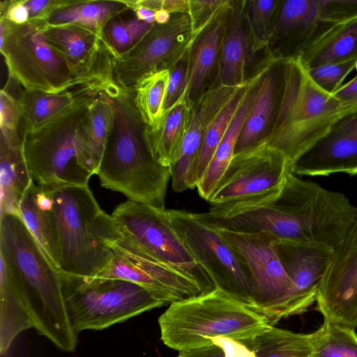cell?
<instances>
[{
	"label": "cell",
	"mask_w": 357,
	"mask_h": 357,
	"mask_svg": "<svg viewBox=\"0 0 357 357\" xmlns=\"http://www.w3.org/2000/svg\"><path fill=\"white\" fill-rule=\"evenodd\" d=\"M314 334L297 333L272 326L241 341L255 357H314Z\"/></svg>",
	"instance_id": "1f68e13d"
},
{
	"label": "cell",
	"mask_w": 357,
	"mask_h": 357,
	"mask_svg": "<svg viewBox=\"0 0 357 357\" xmlns=\"http://www.w3.org/2000/svg\"><path fill=\"white\" fill-rule=\"evenodd\" d=\"M344 107H357V75L332 93Z\"/></svg>",
	"instance_id": "7dc6e473"
},
{
	"label": "cell",
	"mask_w": 357,
	"mask_h": 357,
	"mask_svg": "<svg viewBox=\"0 0 357 357\" xmlns=\"http://www.w3.org/2000/svg\"><path fill=\"white\" fill-rule=\"evenodd\" d=\"M192 108L185 100H183L165 114L157 131H149V140L153 156L164 167L170 166L179 150Z\"/></svg>",
	"instance_id": "d6a6232c"
},
{
	"label": "cell",
	"mask_w": 357,
	"mask_h": 357,
	"mask_svg": "<svg viewBox=\"0 0 357 357\" xmlns=\"http://www.w3.org/2000/svg\"><path fill=\"white\" fill-rule=\"evenodd\" d=\"M128 10L130 9L123 0H77L54 12L47 23L78 25L102 38L106 24Z\"/></svg>",
	"instance_id": "f546056e"
},
{
	"label": "cell",
	"mask_w": 357,
	"mask_h": 357,
	"mask_svg": "<svg viewBox=\"0 0 357 357\" xmlns=\"http://www.w3.org/2000/svg\"><path fill=\"white\" fill-rule=\"evenodd\" d=\"M214 228L233 250L251 279L252 310L266 316L273 326L291 316L293 284L280 258L278 238L266 231L241 233Z\"/></svg>",
	"instance_id": "30bf717a"
},
{
	"label": "cell",
	"mask_w": 357,
	"mask_h": 357,
	"mask_svg": "<svg viewBox=\"0 0 357 357\" xmlns=\"http://www.w3.org/2000/svg\"><path fill=\"white\" fill-rule=\"evenodd\" d=\"M245 1H234L230 8L226 31L223 38L218 68V83L225 86L244 84L252 50L245 14Z\"/></svg>",
	"instance_id": "4316f807"
},
{
	"label": "cell",
	"mask_w": 357,
	"mask_h": 357,
	"mask_svg": "<svg viewBox=\"0 0 357 357\" xmlns=\"http://www.w3.org/2000/svg\"><path fill=\"white\" fill-rule=\"evenodd\" d=\"M296 175L357 174V108L337 119L292 165Z\"/></svg>",
	"instance_id": "e0dca14e"
},
{
	"label": "cell",
	"mask_w": 357,
	"mask_h": 357,
	"mask_svg": "<svg viewBox=\"0 0 357 357\" xmlns=\"http://www.w3.org/2000/svg\"><path fill=\"white\" fill-rule=\"evenodd\" d=\"M280 0H250L245 14L253 52L267 47Z\"/></svg>",
	"instance_id": "8d00e7d4"
},
{
	"label": "cell",
	"mask_w": 357,
	"mask_h": 357,
	"mask_svg": "<svg viewBox=\"0 0 357 357\" xmlns=\"http://www.w3.org/2000/svg\"><path fill=\"white\" fill-rule=\"evenodd\" d=\"M21 125L19 98L5 86L0 91V142L10 148H22Z\"/></svg>",
	"instance_id": "f35d334b"
},
{
	"label": "cell",
	"mask_w": 357,
	"mask_h": 357,
	"mask_svg": "<svg viewBox=\"0 0 357 357\" xmlns=\"http://www.w3.org/2000/svg\"><path fill=\"white\" fill-rule=\"evenodd\" d=\"M169 70L152 73L135 86V101L149 132L157 131L163 120V105Z\"/></svg>",
	"instance_id": "836d02e7"
},
{
	"label": "cell",
	"mask_w": 357,
	"mask_h": 357,
	"mask_svg": "<svg viewBox=\"0 0 357 357\" xmlns=\"http://www.w3.org/2000/svg\"><path fill=\"white\" fill-rule=\"evenodd\" d=\"M320 15L328 22L343 24L357 19V0H317Z\"/></svg>",
	"instance_id": "ee69618b"
},
{
	"label": "cell",
	"mask_w": 357,
	"mask_h": 357,
	"mask_svg": "<svg viewBox=\"0 0 357 357\" xmlns=\"http://www.w3.org/2000/svg\"><path fill=\"white\" fill-rule=\"evenodd\" d=\"M31 180L22 148H10L0 142V215L20 214V199Z\"/></svg>",
	"instance_id": "4dcf8cb0"
},
{
	"label": "cell",
	"mask_w": 357,
	"mask_h": 357,
	"mask_svg": "<svg viewBox=\"0 0 357 357\" xmlns=\"http://www.w3.org/2000/svg\"><path fill=\"white\" fill-rule=\"evenodd\" d=\"M314 334V357H357L354 328L326 321Z\"/></svg>",
	"instance_id": "d590c367"
},
{
	"label": "cell",
	"mask_w": 357,
	"mask_h": 357,
	"mask_svg": "<svg viewBox=\"0 0 357 357\" xmlns=\"http://www.w3.org/2000/svg\"><path fill=\"white\" fill-rule=\"evenodd\" d=\"M52 188L59 241V272L94 277L108 264L109 250L104 238L115 227L89 185Z\"/></svg>",
	"instance_id": "5b68a950"
},
{
	"label": "cell",
	"mask_w": 357,
	"mask_h": 357,
	"mask_svg": "<svg viewBox=\"0 0 357 357\" xmlns=\"http://www.w3.org/2000/svg\"><path fill=\"white\" fill-rule=\"evenodd\" d=\"M251 77L236 91L208 125L202 141L197 160V183L204 175L214 152L243 101Z\"/></svg>",
	"instance_id": "e575fe53"
},
{
	"label": "cell",
	"mask_w": 357,
	"mask_h": 357,
	"mask_svg": "<svg viewBox=\"0 0 357 357\" xmlns=\"http://www.w3.org/2000/svg\"><path fill=\"white\" fill-rule=\"evenodd\" d=\"M355 68H356V70H357V63H356V64Z\"/></svg>",
	"instance_id": "816d5d0a"
},
{
	"label": "cell",
	"mask_w": 357,
	"mask_h": 357,
	"mask_svg": "<svg viewBox=\"0 0 357 357\" xmlns=\"http://www.w3.org/2000/svg\"><path fill=\"white\" fill-rule=\"evenodd\" d=\"M104 241L109 248V260L94 277L119 279L135 283L165 305L201 294L195 281L144 253L124 238L116 225Z\"/></svg>",
	"instance_id": "7c38bea8"
},
{
	"label": "cell",
	"mask_w": 357,
	"mask_h": 357,
	"mask_svg": "<svg viewBox=\"0 0 357 357\" xmlns=\"http://www.w3.org/2000/svg\"><path fill=\"white\" fill-rule=\"evenodd\" d=\"M115 82L81 84L58 93L21 90V135L35 132L77 104L107 91Z\"/></svg>",
	"instance_id": "603a6c76"
},
{
	"label": "cell",
	"mask_w": 357,
	"mask_h": 357,
	"mask_svg": "<svg viewBox=\"0 0 357 357\" xmlns=\"http://www.w3.org/2000/svg\"><path fill=\"white\" fill-rule=\"evenodd\" d=\"M316 303L324 321L354 329L357 326V206L350 230L334 249Z\"/></svg>",
	"instance_id": "9a60e30c"
},
{
	"label": "cell",
	"mask_w": 357,
	"mask_h": 357,
	"mask_svg": "<svg viewBox=\"0 0 357 357\" xmlns=\"http://www.w3.org/2000/svg\"><path fill=\"white\" fill-rule=\"evenodd\" d=\"M335 25L321 17L317 0L281 1L268 45V58L300 57Z\"/></svg>",
	"instance_id": "2e32d148"
},
{
	"label": "cell",
	"mask_w": 357,
	"mask_h": 357,
	"mask_svg": "<svg viewBox=\"0 0 357 357\" xmlns=\"http://www.w3.org/2000/svg\"><path fill=\"white\" fill-rule=\"evenodd\" d=\"M0 217V252L8 257L23 281L34 328L60 349L73 351L77 335L69 321L59 273L20 214Z\"/></svg>",
	"instance_id": "7a4b0ae2"
},
{
	"label": "cell",
	"mask_w": 357,
	"mask_h": 357,
	"mask_svg": "<svg viewBox=\"0 0 357 357\" xmlns=\"http://www.w3.org/2000/svg\"><path fill=\"white\" fill-rule=\"evenodd\" d=\"M167 211L185 246L216 287L252 309L251 279L216 229L198 220L192 213L175 209Z\"/></svg>",
	"instance_id": "8fae6325"
},
{
	"label": "cell",
	"mask_w": 357,
	"mask_h": 357,
	"mask_svg": "<svg viewBox=\"0 0 357 357\" xmlns=\"http://www.w3.org/2000/svg\"><path fill=\"white\" fill-rule=\"evenodd\" d=\"M95 96L77 104L39 130L22 134L24 158L39 185H88L92 176L78 163L74 135Z\"/></svg>",
	"instance_id": "9c48e42d"
},
{
	"label": "cell",
	"mask_w": 357,
	"mask_h": 357,
	"mask_svg": "<svg viewBox=\"0 0 357 357\" xmlns=\"http://www.w3.org/2000/svg\"><path fill=\"white\" fill-rule=\"evenodd\" d=\"M241 86H230L219 83L212 85L192 106L181 146L169 167L174 192H181L196 188L197 160L206 129L220 109Z\"/></svg>",
	"instance_id": "ac0fdd59"
},
{
	"label": "cell",
	"mask_w": 357,
	"mask_h": 357,
	"mask_svg": "<svg viewBox=\"0 0 357 357\" xmlns=\"http://www.w3.org/2000/svg\"><path fill=\"white\" fill-rule=\"evenodd\" d=\"M232 3L229 0H189L188 15L193 36L196 38L221 10Z\"/></svg>",
	"instance_id": "b9f144b4"
},
{
	"label": "cell",
	"mask_w": 357,
	"mask_h": 357,
	"mask_svg": "<svg viewBox=\"0 0 357 357\" xmlns=\"http://www.w3.org/2000/svg\"><path fill=\"white\" fill-rule=\"evenodd\" d=\"M77 0H26L29 20L47 22L56 10L69 6Z\"/></svg>",
	"instance_id": "f6af8a7d"
},
{
	"label": "cell",
	"mask_w": 357,
	"mask_h": 357,
	"mask_svg": "<svg viewBox=\"0 0 357 357\" xmlns=\"http://www.w3.org/2000/svg\"><path fill=\"white\" fill-rule=\"evenodd\" d=\"M45 22L15 24L0 17V51L8 77L24 89L58 93L75 86L114 82L113 70L77 69L52 48L43 33Z\"/></svg>",
	"instance_id": "8992f818"
},
{
	"label": "cell",
	"mask_w": 357,
	"mask_h": 357,
	"mask_svg": "<svg viewBox=\"0 0 357 357\" xmlns=\"http://www.w3.org/2000/svg\"><path fill=\"white\" fill-rule=\"evenodd\" d=\"M20 215L54 269L59 272V241L52 188L32 180L20 204Z\"/></svg>",
	"instance_id": "d4e9b609"
},
{
	"label": "cell",
	"mask_w": 357,
	"mask_h": 357,
	"mask_svg": "<svg viewBox=\"0 0 357 357\" xmlns=\"http://www.w3.org/2000/svg\"><path fill=\"white\" fill-rule=\"evenodd\" d=\"M130 10L134 12L135 16L139 20L149 24L155 23V11L143 7H135Z\"/></svg>",
	"instance_id": "681fc988"
},
{
	"label": "cell",
	"mask_w": 357,
	"mask_h": 357,
	"mask_svg": "<svg viewBox=\"0 0 357 357\" xmlns=\"http://www.w3.org/2000/svg\"><path fill=\"white\" fill-rule=\"evenodd\" d=\"M257 73L251 77L247 92L218 144L204 175L197 184L199 196L208 201L235 153L238 137L249 109L255 89Z\"/></svg>",
	"instance_id": "83f0119b"
},
{
	"label": "cell",
	"mask_w": 357,
	"mask_h": 357,
	"mask_svg": "<svg viewBox=\"0 0 357 357\" xmlns=\"http://www.w3.org/2000/svg\"><path fill=\"white\" fill-rule=\"evenodd\" d=\"M195 39L188 13H173L165 24L154 23L135 47L115 59V83L133 90L146 76L170 70L185 58Z\"/></svg>",
	"instance_id": "4fadbf2b"
},
{
	"label": "cell",
	"mask_w": 357,
	"mask_h": 357,
	"mask_svg": "<svg viewBox=\"0 0 357 357\" xmlns=\"http://www.w3.org/2000/svg\"><path fill=\"white\" fill-rule=\"evenodd\" d=\"M276 245L283 266L293 284L291 314H300L316 302L319 285L334 249L321 244L278 239Z\"/></svg>",
	"instance_id": "ffe728a7"
},
{
	"label": "cell",
	"mask_w": 357,
	"mask_h": 357,
	"mask_svg": "<svg viewBox=\"0 0 357 357\" xmlns=\"http://www.w3.org/2000/svg\"><path fill=\"white\" fill-rule=\"evenodd\" d=\"M162 9L171 14L178 13H188L189 0H162Z\"/></svg>",
	"instance_id": "c3c4849f"
},
{
	"label": "cell",
	"mask_w": 357,
	"mask_h": 357,
	"mask_svg": "<svg viewBox=\"0 0 357 357\" xmlns=\"http://www.w3.org/2000/svg\"><path fill=\"white\" fill-rule=\"evenodd\" d=\"M233 3L214 17L193 40L188 51L185 99L192 107L207 90L215 70L218 74L222 40Z\"/></svg>",
	"instance_id": "7402d4cb"
},
{
	"label": "cell",
	"mask_w": 357,
	"mask_h": 357,
	"mask_svg": "<svg viewBox=\"0 0 357 357\" xmlns=\"http://www.w3.org/2000/svg\"><path fill=\"white\" fill-rule=\"evenodd\" d=\"M186 58V56H185ZM183 59L169 70L163 105L164 116L185 99L186 89V59ZM164 117V116H163Z\"/></svg>",
	"instance_id": "7bdbcfd3"
},
{
	"label": "cell",
	"mask_w": 357,
	"mask_h": 357,
	"mask_svg": "<svg viewBox=\"0 0 357 357\" xmlns=\"http://www.w3.org/2000/svg\"><path fill=\"white\" fill-rule=\"evenodd\" d=\"M114 121L113 101L103 91L91 103L74 135L79 165L92 176L97 174Z\"/></svg>",
	"instance_id": "cb8c5ba5"
},
{
	"label": "cell",
	"mask_w": 357,
	"mask_h": 357,
	"mask_svg": "<svg viewBox=\"0 0 357 357\" xmlns=\"http://www.w3.org/2000/svg\"><path fill=\"white\" fill-rule=\"evenodd\" d=\"M43 33L49 45L77 69L113 70L116 56L96 33L75 24L45 22Z\"/></svg>",
	"instance_id": "44dd1931"
},
{
	"label": "cell",
	"mask_w": 357,
	"mask_h": 357,
	"mask_svg": "<svg viewBox=\"0 0 357 357\" xmlns=\"http://www.w3.org/2000/svg\"><path fill=\"white\" fill-rule=\"evenodd\" d=\"M291 165L266 141L234 155L208 201L211 205L250 200L278 191Z\"/></svg>",
	"instance_id": "5bb4252c"
},
{
	"label": "cell",
	"mask_w": 357,
	"mask_h": 357,
	"mask_svg": "<svg viewBox=\"0 0 357 357\" xmlns=\"http://www.w3.org/2000/svg\"><path fill=\"white\" fill-rule=\"evenodd\" d=\"M0 17L15 24L29 21V11L26 0H5L1 1Z\"/></svg>",
	"instance_id": "bcb514c9"
},
{
	"label": "cell",
	"mask_w": 357,
	"mask_h": 357,
	"mask_svg": "<svg viewBox=\"0 0 357 357\" xmlns=\"http://www.w3.org/2000/svg\"><path fill=\"white\" fill-rule=\"evenodd\" d=\"M0 353H7L22 331L34 328L23 281L8 257L0 252Z\"/></svg>",
	"instance_id": "484cf974"
},
{
	"label": "cell",
	"mask_w": 357,
	"mask_h": 357,
	"mask_svg": "<svg viewBox=\"0 0 357 357\" xmlns=\"http://www.w3.org/2000/svg\"><path fill=\"white\" fill-rule=\"evenodd\" d=\"M357 58V19L335 25L300 59L307 69Z\"/></svg>",
	"instance_id": "f1b7e54d"
},
{
	"label": "cell",
	"mask_w": 357,
	"mask_h": 357,
	"mask_svg": "<svg viewBox=\"0 0 357 357\" xmlns=\"http://www.w3.org/2000/svg\"><path fill=\"white\" fill-rule=\"evenodd\" d=\"M172 14L168 11L161 9L155 13V23L158 24H165L171 19Z\"/></svg>",
	"instance_id": "f907efd6"
},
{
	"label": "cell",
	"mask_w": 357,
	"mask_h": 357,
	"mask_svg": "<svg viewBox=\"0 0 357 357\" xmlns=\"http://www.w3.org/2000/svg\"><path fill=\"white\" fill-rule=\"evenodd\" d=\"M357 58L328 63L307 69L309 77L321 89L332 94L341 86L345 77L355 68Z\"/></svg>",
	"instance_id": "ab89813d"
},
{
	"label": "cell",
	"mask_w": 357,
	"mask_h": 357,
	"mask_svg": "<svg viewBox=\"0 0 357 357\" xmlns=\"http://www.w3.org/2000/svg\"><path fill=\"white\" fill-rule=\"evenodd\" d=\"M355 108L344 107L332 94L317 86L300 57L284 59L282 95L266 141L281 151L292 167L337 119Z\"/></svg>",
	"instance_id": "277c9868"
},
{
	"label": "cell",
	"mask_w": 357,
	"mask_h": 357,
	"mask_svg": "<svg viewBox=\"0 0 357 357\" xmlns=\"http://www.w3.org/2000/svg\"><path fill=\"white\" fill-rule=\"evenodd\" d=\"M153 24L139 20L135 15L130 18L117 16L105 26L102 38L117 58L135 47Z\"/></svg>",
	"instance_id": "74e56055"
},
{
	"label": "cell",
	"mask_w": 357,
	"mask_h": 357,
	"mask_svg": "<svg viewBox=\"0 0 357 357\" xmlns=\"http://www.w3.org/2000/svg\"><path fill=\"white\" fill-rule=\"evenodd\" d=\"M158 324L163 343L178 351L211 344L213 337L249 340L274 326L218 288L170 304Z\"/></svg>",
	"instance_id": "3957f363"
},
{
	"label": "cell",
	"mask_w": 357,
	"mask_h": 357,
	"mask_svg": "<svg viewBox=\"0 0 357 357\" xmlns=\"http://www.w3.org/2000/svg\"><path fill=\"white\" fill-rule=\"evenodd\" d=\"M111 98L114 121L96 174L100 185L128 200L165 208L169 169L153 156L134 91L119 86Z\"/></svg>",
	"instance_id": "6da1fadb"
},
{
	"label": "cell",
	"mask_w": 357,
	"mask_h": 357,
	"mask_svg": "<svg viewBox=\"0 0 357 357\" xmlns=\"http://www.w3.org/2000/svg\"><path fill=\"white\" fill-rule=\"evenodd\" d=\"M284 59H268L257 73L253 96L241 127L235 154L264 142L271 133L281 100Z\"/></svg>",
	"instance_id": "d6986e66"
},
{
	"label": "cell",
	"mask_w": 357,
	"mask_h": 357,
	"mask_svg": "<svg viewBox=\"0 0 357 357\" xmlns=\"http://www.w3.org/2000/svg\"><path fill=\"white\" fill-rule=\"evenodd\" d=\"M177 357H255L241 341L218 337L205 347L180 351Z\"/></svg>",
	"instance_id": "60d3db41"
},
{
	"label": "cell",
	"mask_w": 357,
	"mask_h": 357,
	"mask_svg": "<svg viewBox=\"0 0 357 357\" xmlns=\"http://www.w3.org/2000/svg\"><path fill=\"white\" fill-rule=\"evenodd\" d=\"M111 215L124 238L155 260L191 278L201 294L217 288L185 246L165 208L127 200L116 206Z\"/></svg>",
	"instance_id": "ba28073f"
},
{
	"label": "cell",
	"mask_w": 357,
	"mask_h": 357,
	"mask_svg": "<svg viewBox=\"0 0 357 357\" xmlns=\"http://www.w3.org/2000/svg\"><path fill=\"white\" fill-rule=\"evenodd\" d=\"M59 273L71 327L102 330L153 308L165 305L142 287L119 279Z\"/></svg>",
	"instance_id": "52a82bcc"
}]
</instances>
